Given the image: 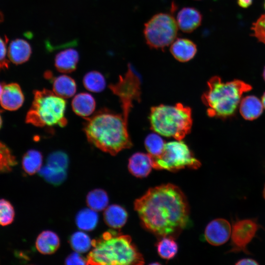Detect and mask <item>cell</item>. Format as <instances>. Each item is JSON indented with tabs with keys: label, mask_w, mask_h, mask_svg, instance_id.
<instances>
[{
	"label": "cell",
	"mask_w": 265,
	"mask_h": 265,
	"mask_svg": "<svg viewBox=\"0 0 265 265\" xmlns=\"http://www.w3.org/2000/svg\"><path fill=\"white\" fill-rule=\"evenodd\" d=\"M1 125H2V119L0 115V129L1 127Z\"/></svg>",
	"instance_id": "7bdbcfd3"
},
{
	"label": "cell",
	"mask_w": 265,
	"mask_h": 265,
	"mask_svg": "<svg viewBox=\"0 0 265 265\" xmlns=\"http://www.w3.org/2000/svg\"><path fill=\"white\" fill-rule=\"evenodd\" d=\"M47 162V165L51 167L66 170L69 165V158L63 151H54L48 156Z\"/></svg>",
	"instance_id": "4dcf8cb0"
},
{
	"label": "cell",
	"mask_w": 265,
	"mask_h": 265,
	"mask_svg": "<svg viewBox=\"0 0 265 265\" xmlns=\"http://www.w3.org/2000/svg\"><path fill=\"white\" fill-rule=\"evenodd\" d=\"M262 228L257 218L239 219L236 218L232 223L231 248L229 253L242 252L247 255H252L247 246L256 237L259 230Z\"/></svg>",
	"instance_id": "9c48e42d"
},
{
	"label": "cell",
	"mask_w": 265,
	"mask_h": 265,
	"mask_svg": "<svg viewBox=\"0 0 265 265\" xmlns=\"http://www.w3.org/2000/svg\"><path fill=\"white\" fill-rule=\"evenodd\" d=\"M253 35L258 40L265 44V14L262 15L252 27Z\"/></svg>",
	"instance_id": "d6a6232c"
},
{
	"label": "cell",
	"mask_w": 265,
	"mask_h": 265,
	"mask_svg": "<svg viewBox=\"0 0 265 265\" xmlns=\"http://www.w3.org/2000/svg\"><path fill=\"white\" fill-rule=\"evenodd\" d=\"M38 172L46 181L54 185L61 184L67 176L66 170L53 168L48 165L41 167Z\"/></svg>",
	"instance_id": "484cf974"
},
{
	"label": "cell",
	"mask_w": 265,
	"mask_h": 265,
	"mask_svg": "<svg viewBox=\"0 0 265 265\" xmlns=\"http://www.w3.org/2000/svg\"><path fill=\"white\" fill-rule=\"evenodd\" d=\"M98 222V215L96 211L85 208L79 212L76 217L78 227L82 230L89 231L94 230Z\"/></svg>",
	"instance_id": "603a6c76"
},
{
	"label": "cell",
	"mask_w": 265,
	"mask_h": 265,
	"mask_svg": "<svg viewBox=\"0 0 265 265\" xmlns=\"http://www.w3.org/2000/svg\"><path fill=\"white\" fill-rule=\"evenodd\" d=\"M17 163L16 158L9 148L0 141V173L11 171Z\"/></svg>",
	"instance_id": "f546056e"
},
{
	"label": "cell",
	"mask_w": 265,
	"mask_h": 265,
	"mask_svg": "<svg viewBox=\"0 0 265 265\" xmlns=\"http://www.w3.org/2000/svg\"><path fill=\"white\" fill-rule=\"evenodd\" d=\"M31 53L30 44L23 39H16L12 40L8 49V57L9 60L16 65L28 61Z\"/></svg>",
	"instance_id": "2e32d148"
},
{
	"label": "cell",
	"mask_w": 265,
	"mask_h": 265,
	"mask_svg": "<svg viewBox=\"0 0 265 265\" xmlns=\"http://www.w3.org/2000/svg\"><path fill=\"white\" fill-rule=\"evenodd\" d=\"M92 249L86 258L89 265H139L144 264L142 255L132 238L119 232L109 230L92 240Z\"/></svg>",
	"instance_id": "3957f363"
},
{
	"label": "cell",
	"mask_w": 265,
	"mask_h": 265,
	"mask_svg": "<svg viewBox=\"0 0 265 265\" xmlns=\"http://www.w3.org/2000/svg\"><path fill=\"white\" fill-rule=\"evenodd\" d=\"M232 225L224 218H216L211 221L205 231L206 240L211 245L219 246L224 244L230 238Z\"/></svg>",
	"instance_id": "30bf717a"
},
{
	"label": "cell",
	"mask_w": 265,
	"mask_h": 265,
	"mask_svg": "<svg viewBox=\"0 0 265 265\" xmlns=\"http://www.w3.org/2000/svg\"><path fill=\"white\" fill-rule=\"evenodd\" d=\"M178 27L170 14L158 13L145 24L143 33L147 44L152 49H163L176 39Z\"/></svg>",
	"instance_id": "ba28073f"
},
{
	"label": "cell",
	"mask_w": 265,
	"mask_h": 265,
	"mask_svg": "<svg viewBox=\"0 0 265 265\" xmlns=\"http://www.w3.org/2000/svg\"><path fill=\"white\" fill-rule=\"evenodd\" d=\"M43 161L42 153L36 150L27 151L22 159V167L28 175H33L40 170Z\"/></svg>",
	"instance_id": "7402d4cb"
},
{
	"label": "cell",
	"mask_w": 265,
	"mask_h": 265,
	"mask_svg": "<svg viewBox=\"0 0 265 265\" xmlns=\"http://www.w3.org/2000/svg\"><path fill=\"white\" fill-rule=\"evenodd\" d=\"M50 80L52 82L53 92L63 99L72 97L76 92V83L70 76L63 75L53 77Z\"/></svg>",
	"instance_id": "d6986e66"
},
{
	"label": "cell",
	"mask_w": 265,
	"mask_h": 265,
	"mask_svg": "<svg viewBox=\"0 0 265 265\" xmlns=\"http://www.w3.org/2000/svg\"><path fill=\"white\" fill-rule=\"evenodd\" d=\"M91 242L89 236L82 231L73 233L69 239L72 248L80 253L88 251L92 246Z\"/></svg>",
	"instance_id": "83f0119b"
},
{
	"label": "cell",
	"mask_w": 265,
	"mask_h": 265,
	"mask_svg": "<svg viewBox=\"0 0 265 265\" xmlns=\"http://www.w3.org/2000/svg\"><path fill=\"white\" fill-rule=\"evenodd\" d=\"M152 168V159L148 154L136 153L129 159L128 169L132 175L136 177L147 176Z\"/></svg>",
	"instance_id": "5bb4252c"
},
{
	"label": "cell",
	"mask_w": 265,
	"mask_h": 265,
	"mask_svg": "<svg viewBox=\"0 0 265 265\" xmlns=\"http://www.w3.org/2000/svg\"><path fill=\"white\" fill-rule=\"evenodd\" d=\"M263 197L264 199H265V185L263 189Z\"/></svg>",
	"instance_id": "60d3db41"
},
{
	"label": "cell",
	"mask_w": 265,
	"mask_h": 265,
	"mask_svg": "<svg viewBox=\"0 0 265 265\" xmlns=\"http://www.w3.org/2000/svg\"><path fill=\"white\" fill-rule=\"evenodd\" d=\"M238 4L243 8L249 7L252 3L253 0H237Z\"/></svg>",
	"instance_id": "8d00e7d4"
},
{
	"label": "cell",
	"mask_w": 265,
	"mask_h": 265,
	"mask_svg": "<svg viewBox=\"0 0 265 265\" xmlns=\"http://www.w3.org/2000/svg\"><path fill=\"white\" fill-rule=\"evenodd\" d=\"M176 21L178 27L181 30L190 33L200 26L202 15L195 8L185 7L179 11Z\"/></svg>",
	"instance_id": "7c38bea8"
},
{
	"label": "cell",
	"mask_w": 265,
	"mask_h": 265,
	"mask_svg": "<svg viewBox=\"0 0 265 265\" xmlns=\"http://www.w3.org/2000/svg\"><path fill=\"white\" fill-rule=\"evenodd\" d=\"M151 158L153 168L157 170L175 172L185 168L198 169L201 166V162L182 140L165 143L162 153Z\"/></svg>",
	"instance_id": "52a82bcc"
},
{
	"label": "cell",
	"mask_w": 265,
	"mask_h": 265,
	"mask_svg": "<svg viewBox=\"0 0 265 265\" xmlns=\"http://www.w3.org/2000/svg\"><path fill=\"white\" fill-rule=\"evenodd\" d=\"M159 255L165 259H171L176 254L178 246L173 237H164L157 245Z\"/></svg>",
	"instance_id": "f1b7e54d"
},
{
	"label": "cell",
	"mask_w": 265,
	"mask_h": 265,
	"mask_svg": "<svg viewBox=\"0 0 265 265\" xmlns=\"http://www.w3.org/2000/svg\"><path fill=\"white\" fill-rule=\"evenodd\" d=\"M86 201L89 208L95 211H101L106 208L108 203V197L104 190L98 188L88 193Z\"/></svg>",
	"instance_id": "cb8c5ba5"
},
{
	"label": "cell",
	"mask_w": 265,
	"mask_h": 265,
	"mask_svg": "<svg viewBox=\"0 0 265 265\" xmlns=\"http://www.w3.org/2000/svg\"><path fill=\"white\" fill-rule=\"evenodd\" d=\"M3 86L0 84V98L2 91Z\"/></svg>",
	"instance_id": "ab89813d"
},
{
	"label": "cell",
	"mask_w": 265,
	"mask_h": 265,
	"mask_svg": "<svg viewBox=\"0 0 265 265\" xmlns=\"http://www.w3.org/2000/svg\"><path fill=\"white\" fill-rule=\"evenodd\" d=\"M170 52L178 61L185 62L192 59L195 55L197 48L191 40L183 38L176 39L171 44Z\"/></svg>",
	"instance_id": "4fadbf2b"
},
{
	"label": "cell",
	"mask_w": 265,
	"mask_h": 265,
	"mask_svg": "<svg viewBox=\"0 0 265 265\" xmlns=\"http://www.w3.org/2000/svg\"><path fill=\"white\" fill-rule=\"evenodd\" d=\"M128 213L126 210L118 205H111L106 207L104 213L105 223L113 229H120L126 223Z\"/></svg>",
	"instance_id": "44dd1931"
},
{
	"label": "cell",
	"mask_w": 265,
	"mask_h": 265,
	"mask_svg": "<svg viewBox=\"0 0 265 265\" xmlns=\"http://www.w3.org/2000/svg\"><path fill=\"white\" fill-rule=\"evenodd\" d=\"M236 265H259L257 261L250 258H244L240 259L236 263Z\"/></svg>",
	"instance_id": "d590c367"
},
{
	"label": "cell",
	"mask_w": 265,
	"mask_h": 265,
	"mask_svg": "<svg viewBox=\"0 0 265 265\" xmlns=\"http://www.w3.org/2000/svg\"><path fill=\"white\" fill-rule=\"evenodd\" d=\"M144 144L148 154L152 158H154L162 153L165 143L159 134L156 132L148 135L145 139Z\"/></svg>",
	"instance_id": "4316f807"
},
{
	"label": "cell",
	"mask_w": 265,
	"mask_h": 265,
	"mask_svg": "<svg viewBox=\"0 0 265 265\" xmlns=\"http://www.w3.org/2000/svg\"><path fill=\"white\" fill-rule=\"evenodd\" d=\"M83 84L88 90L98 93L102 92L105 88L106 82L104 76L101 73L92 71L84 75Z\"/></svg>",
	"instance_id": "d4e9b609"
},
{
	"label": "cell",
	"mask_w": 265,
	"mask_h": 265,
	"mask_svg": "<svg viewBox=\"0 0 265 265\" xmlns=\"http://www.w3.org/2000/svg\"><path fill=\"white\" fill-rule=\"evenodd\" d=\"M264 6H265V3H264Z\"/></svg>",
	"instance_id": "ee69618b"
},
{
	"label": "cell",
	"mask_w": 265,
	"mask_h": 265,
	"mask_svg": "<svg viewBox=\"0 0 265 265\" xmlns=\"http://www.w3.org/2000/svg\"><path fill=\"white\" fill-rule=\"evenodd\" d=\"M134 207L144 226L160 237L178 235L189 221L186 199L171 184L150 188L135 201Z\"/></svg>",
	"instance_id": "6da1fadb"
},
{
	"label": "cell",
	"mask_w": 265,
	"mask_h": 265,
	"mask_svg": "<svg viewBox=\"0 0 265 265\" xmlns=\"http://www.w3.org/2000/svg\"><path fill=\"white\" fill-rule=\"evenodd\" d=\"M263 105L260 100L253 95L247 96L239 104V112L247 120H254L261 116L263 111Z\"/></svg>",
	"instance_id": "e0dca14e"
},
{
	"label": "cell",
	"mask_w": 265,
	"mask_h": 265,
	"mask_svg": "<svg viewBox=\"0 0 265 265\" xmlns=\"http://www.w3.org/2000/svg\"><path fill=\"white\" fill-rule=\"evenodd\" d=\"M263 78L265 81V67L264 69V71H263Z\"/></svg>",
	"instance_id": "b9f144b4"
},
{
	"label": "cell",
	"mask_w": 265,
	"mask_h": 265,
	"mask_svg": "<svg viewBox=\"0 0 265 265\" xmlns=\"http://www.w3.org/2000/svg\"><path fill=\"white\" fill-rule=\"evenodd\" d=\"M128 116L102 109L85 118L83 131L88 141L112 156L132 146L128 129Z\"/></svg>",
	"instance_id": "7a4b0ae2"
},
{
	"label": "cell",
	"mask_w": 265,
	"mask_h": 265,
	"mask_svg": "<svg viewBox=\"0 0 265 265\" xmlns=\"http://www.w3.org/2000/svg\"><path fill=\"white\" fill-rule=\"evenodd\" d=\"M79 60L78 52L74 49L68 48L56 54L54 65L59 72L70 73L76 70Z\"/></svg>",
	"instance_id": "9a60e30c"
},
{
	"label": "cell",
	"mask_w": 265,
	"mask_h": 265,
	"mask_svg": "<svg viewBox=\"0 0 265 265\" xmlns=\"http://www.w3.org/2000/svg\"><path fill=\"white\" fill-rule=\"evenodd\" d=\"M24 100V94L18 84L11 83L3 86L0 104L4 109L16 110L21 107Z\"/></svg>",
	"instance_id": "8fae6325"
},
{
	"label": "cell",
	"mask_w": 265,
	"mask_h": 265,
	"mask_svg": "<svg viewBox=\"0 0 265 265\" xmlns=\"http://www.w3.org/2000/svg\"><path fill=\"white\" fill-rule=\"evenodd\" d=\"M33 99L26 117V122L36 127H65L66 101L53 92L47 89L36 90Z\"/></svg>",
	"instance_id": "8992f818"
},
{
	"label": "cell",
	"mask_w": 265,
	"mask_h": 265,
	"mask_svg": "<svg viewBox=\"0 0 265 265\" xmlns=\"http://www.w3.org/2000/svg\"><path fill=\"white\" fill-rule=\"evenodd\" d=\"M60 240L57 235L50 230L44 231L37 238L35 246L41 253L49 255L54 253L59 248Z\"/></svg>",
	"instance_id": "ffe728a7"
},
{
	"label": "cell",
	"mask_w": 265,
	"mask_h": 265,
	"mask_svg": "<svg viewBox=\"0 0 265 265\" xmlns=\"http://www.w3.org/2000/svg\"><path fill=\"white\" fill-rule=\"evenodd\" d=\"M14 215V210L11 203L5 199H0V225L6 226L11 224Z\"/></svg>",
	"instance_id": "1f68e13d"
},
{
	"label": "cell",
	"mask_w": 265,
	"mask_h": 265,
	"mask_svg": "<svg viewBox=\"0 0 265 265\" xmlns=\"http://www.w3.org/2000/svg\"><path fill=\"white\" fill-rule=\"evenodd\" d=\"M6 42L0 36V69L7 67V61L5 59L6 54Z\"/></svg>",
	"instance_id": "e575fe53"
},
{
	"label": "cell",
	"mask_w": 265,
	"mask_h": 265,
	"mask_svg": "<svg viewBox=\"0 0 265 265\" xmlns=\"http://www.w3.org/2000/svg\"><path fill=\"white\" fill-rule=\"evenodd\" d=\"M208 89L202 96L211 117L225 119L234 115L244 93L250 91L249 84L239 80L224 82L218 76L208 81Z\"/></svg>",
	"instance_id": "277c9868"
},
{
	"label": "cell",
	"mask_w": 265,
	"mask_h": 265,
	"mask_svg": "<svg viewBox=\"0 0 265 265\" xmlns=\"http://www.w3.org/2000/svg\"><path fill=\"white\" fill-rule=\"evenodd\" d=\"M149 120L152 130L178 140H181L190 132L192 125L191 108L181 103L152 107Z\"/></svg>",
	"instance_id": "5b68a950"
},
{
	"label": "cell",
	"mask_w": 265,
	"mask_h": 265,
	"mask_svg": "<svg viewBox=\"0 0 265 265\" xmlns=\"http://www.w3.org/2000/svg\"><path fill=\"white\" fill-rule=\"evenodd\" d=\"M3 20V15L2 13L0 11V23Z\"/></svg>",
	"instance_id": "f35d334b"
},
{
	"label": "cell",
	"mask_w": 265,
	"mask_h": 265,
	"mask_svg": "<svg viewBox=\"0 0 265 265\" xmlns=\"http://www.w3.org/2000/svg\"><path fill=\"white\" fill-rule=\"evenodd\" d=\"M262 102L263 105V106L265 108V92L263 94L262 97Z\"/></svg>",
	"instance_id": "74e56055"
},
{
	"label": "cell",
	"mask_w": 265,
	"mask_h": 265,
	"mask_svg": "<svg viewBox=\"0 0 265 265\" xmlns=\"http://www.w3.org/2000/svg\"><path fill=\"white\" fill-rule=\"evenodd\" d=\"M73 111L78 116L87 118L94 111L96 102L94 97L88 93H80L76 95L71 103Z\"/></svg>",
	"instance_id": "ac0fdd59"
},
{
	"label": "cell",
	"mask_w": 265,
	"mask_h": 265,
	"mask_svg": "<svg viewBox=\"0 0 265 265\" xmlns=\"http://www.w3.org/2000/svg\"><path fill=\"white\" fill-rule=\"evenodd\" d=\"M65 264L67 265H84L86 264V260H85L80 253L76 252L71 253L66 258Z\"/></svg>",
	"instance_id": "836d02e7"
}]
</instances>
